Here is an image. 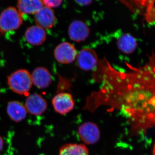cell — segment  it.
Returning a JSON list of instances; mask_svg holds the SVG:
<instances>
[{
	"label": "cell",
	"mask_w": 155,
	"mask_h": 155,
	"mask_svg": "<svg viewBox=\"0 0 155 155\" xmlns=\"http://www.w3.org/2000/svg\"><path fill=\"white\" fill-rule=\"evenodd\" d=\"M154 2L151 3L148 5L147 8L145 17L147 22L149 23H152L154 22Z\"/></svg>",
	"instance_id": "e0dca14e"
},
{
	"label": "cell",
	"mask_w": 155,
	"mask_h": 155,
	"mask_svg": "<svg viewBox=\"0 0 155 155\" xmlns=\"http://www.w3.org/2000/svg\"><path fill=\"white\" fill-rule=\"evenodd\" d=\"M117 45L118 48L126 54H132L137 47L136 40L129 34L121 35L117 40Z\"/></svg>",
	"instance_id": "9a60e30c"
},
{
	"label": "cell",
	"mask_w": 155,
	"mask_h": 155,
	"mask_svg": "<svg viewBox=\"0 0 155 155\" xmlns=\"http://www.w3.org/2000/svg\"><path fill=\"white\" fill-rule=\"evenodd\" d=\"M78 133L80 139L87 145L95 144L101 137L99 128L92 122H85L81 125L78 127Z\"/></svg>",
	"instance_id": "277c9868"
},
{
	"label": "cell",
	"mask_w": 155,
	"mask_h": 155,
	"mask_svg": "<svg viewBox=\"0 0 155 155\" xmlns=\"http://www.w3.org/2000/svg\"><path fill=\"white\" fill-rule=\"evenodd\" d=\"M24 106L28 113L35 116L42 115L48 108L45 99L40 94L36 93L27 96Z\"/></svg>",
	"instance_id": "ba28073f"
},
{
	"label": "cell",
	"mask_w": 155,
	"mask_h": 155,
	"mask_svg": "<svg viewBox=\"0 0 155 155\" xmlns=\"http://www.w3.org/2000/svg\"><path fill=\"white\" fill-rule=\"evenodd\" d=\"M26 41L33 46H39L45 42L46 39V32L44 28L34 25L26 29L25 33Z\"/></svg>",
	"instance_id": "7c38bea8"
},
{
	"label": "cell",
	"mask_w": 155,
	"mask_h": 155,
	"mask_svg": "<svg viewBox=\"0 0 155 155\" xmlns=\"http://www.w3.org/2000/svg\"><path fill=\"white\" fill-rule=\"evenodd\" d=\"M35 14V21L36 25L44 29L52 28L55 24V15L51 8L46 6L42 7Z\"/></svg>",
	"instance_id": "9c48e42d"
},
{
	"label": "cell",
	"mask_w": 155,
	"mask_h": 155,
	"mask_svg": "<svg viewBox=\"0 0 155 155\" xmlns=\"http://www.w3.org/2000/svg\"><path fill=\"white\" fill-rule=\"evenodd\" d=\"M22 24V16L14 7L5 9L0 15V35L17 30Z\"/></svg>",
	"instance_id": "3957f363"
},
{
	"label": "cell",
	"mask_w": 155,
	"mask_h": 155,
	"mask_svg": "<svg viewBox=\"0 0 155 155\" xmlns=\"http://www.w3.org/2000/svg\"><path fill=\"white\" fill-rule=\"evenodd\" d=\"M77 64L79 68L85 71L96 69L99 59L96 53L91 48H84L77 54Z\"/></svg>",
	"instance_id": "8992f818"
},
{
	"label": "cell",
	"mask_w": 155,
	"mask_h": 155,
	"mask_svg": "<svg viewBox=\"0 0 155 155\" xmlns=\"http://www.w3.org/2000/svg\"><path fill=\"white\" fill-rule=\"evenodd\" d=\"M7 114L11 120L19 122L25 119L27 112L25 106L18 101H11L7 106Z\"/></svg>",
	"instance_id": "4fadbf2b"
},
{
	"label": "cell",
	"mask_w": 155,
	"mask_h": 155,
	"mask_svg": "<svg viewBox=\"0 0 155 155\" xmlns=\"http://www.w3.org/2000/svg\"><path fill=\"white\" fill-rule=\"evenodd\" d=\"M3 146H4V141L2 138L0 136V153L3 149Z\"/></svg>",
	"instance_id": "ffe728a7"
},
{
	"label": "cell",
	"mask_w": 155,
	"mask_h": 155,
	"mask_svg": "<svg viewBox=\"0 0 155 155\" xmlns=\"http://www.w3.org/2000/svg\"><path fill=\"white\" fill-rule=\"evenodd\" d=\"M128 67L129 71L122 72L106 58L99 60L94 78L101 84L87 98L83 109L94 112L107 106L121 111L134 125L151 127L155 122L154 54L144 66Z\"/></svg>",
	"instance_id": "6da1fadb"
},
{
	"label": "cell",
	"mask_w": 155,
	"mask_h": 155,
	"mask_svg": "<svg viewBox=\"0 0 155 155\" xmlns=\"http://www.w3.org/2000/svg\"><path fill=\"white\" fill-rule=\"evenodd\" d=\"M76 2L81 6H87L90 5L93 0H75Z\"/></svg>",
	"instance_id": "d6986e66"
},
{
	"label": "cell",
	"mask_w": 155,
	"mask_h": 155,
	"mask_svg": "<svg viewBox=\"0 0 155 155\" xmlns=\"http://www.w3.org/2000/svg\"><path fill=\"white\" fill-rule=\"evenodd\" d=\"M32 84L39 89H45L49 86L52 81L51 75L47 69L37 67L31 75Z\"/></svg>",
	"instance_id": "8fae6325"
},
{
	"label": "cell",
	"mask_w": 155,
	"mask_h": 155,
	"mask_svg": "<svg viewBox=\"0 0 155 155\" xmlns=\"http://www.w3.org/2000/svg\"><path fill=\"white\" fill-rule=\"evenodd\" d=\"M54 110L58 114L65 115L73 110L75 102L72 94L62 92L56 94L52 100Z\"/></svg>",
	"instance_id": "52a82bcc"
},
{
	"label": "cell",
	"mask_w": 155,
	"mask_h": 155,
	"mask_svg": "<svg viewBox=\"0 0 155 155\" xmlns=\"http://www.w3.org/2000/svg\"><path fill=\"white\" fill-rule=\"evenodd\" d=\"M42 0H18L17 8L21 15L35 14L42 7Z\"/></svg>",
	"instance_id": "5bb4252c"
},
{
	"label": "cell",
	"mask_w": 155,
	"mask_h": 155,
	"mask_svg": "<svg viewBox=\"0 0 155 155\" xmlns=\"http://www.w3.org/2000/svg\"><path fill=\"white\" fill-rule=\"evenodd\" d=\"M8 84L15 93L28 96L32 85L31 75L26 69L17 70L8 76Z\"/></svg>",
	"instance_id": "7a4b0ae2"
},
{
	"label": "cell",
	"mask_w": 155,
	"mask_h": 155,
	"mask_svg": "<svg viewBox=\"0 0 155 155\" xmlns=\"http://www.w3.org/2000/svg\"><path fill=\"white\" fill-rule=\"evenodd\" d=\"M43 5L48 8H58L61 5L63 0H42Z\"/></svg>",
	"instance_id": "ac0fdd59"
},
{
	"label": "cell",
	"mask_w": 155,
	"mask_h": 155,
	"mask_svg": "<svg viewBox=\"0 0 155 155\" xmlns=\"http://www.w3.org/2000/svg\"><path fill=\"white\" fill-rule=\"evenodd\" d=\"M56 60L62 64H70L75 61L77 57V51L73 45L68 42L58 45L54 51Z\"/></svg>",
	"instance_id": "5b68a950"
},
{
	"label": "cell",
	"mask_w": 155,
	"mask_h": 155,
	"mask_svg": "<svg viewBox=\"0 0 155 155\" xmlns=\"http://www.w3.org/2000/svg\"><path fill=\"white\" fill-rule=\"evenodd\" d=\"M90 30L87 25L80 20H75L69 25L68 34L73 41L79 42L84 41L88 37Z\"/></svg>",
	"instance_id": "30bf717a"
},
{
	"label": "cell",
	"mask_w": 155,
	"mask_h": 155,
	"mask_svg": "<svg viewBox=\"0 0 155 155\" xmlns=\"http://www.w3.org/2000/svg\"><path fill=\"white\" fill-rule=\"evenodd\" d=\"M59 155H89V151L84 144L67 143L61 147Z\"/></svg>",
	"instance_id": "2e32d148"
}]
</instances>
